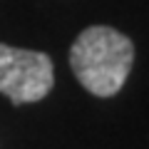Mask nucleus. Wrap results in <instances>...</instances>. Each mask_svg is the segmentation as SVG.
Returning a JSON list of instances; mask_svg holds the SVG:
<instances>
[{
	"instance_id": "obj_1",
	"label": "nucleus",
	"mask_w": 149,
	"mask_h": 149,
	"mask_svg": "<svg viewBox=\"0 0 149 149\" xmlns=\"http://www.w3.org/2000/svg\"><path fill=\"white\" fill-rule=\"evenodd\" d=\"M134 65V42L109 25L85 27L70 47V67L95 97H114Z\"/></svg>"
},
{
	"instance_id": "obj_2",
	"label": "nucleus",
	"mask_w": 149,
	"mask_h": 149,
	"mask_svg": "<svg viewBox=\"0 0 149 149\" xmlns=\"http://www.w3.org/2000/svg\"><path fill=\"white\" fill-rule=\"evenodd\" d=\"M55 87V65L47 52L0 42V95L13 104L40 102Z\"/></svg>"
}]
</instances>
